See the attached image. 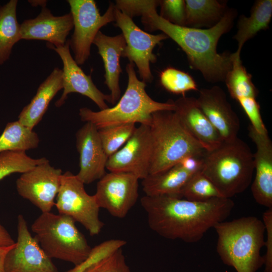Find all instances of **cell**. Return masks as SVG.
Masks as SVG:
<instances>
[{"mask_svg":"<svg viewBox=\"0 0 272 272\" xmlns=\"http://www.w3.org/2000/svg\"><path fill=\"white\" fill-rule=\"evenodd\" d=\"M159 1L139 0L132 2V17L141 16L142 22L150 31L160 30L176 42L185 53L190 67L199 71L212 83L224 82L232 66V53H219L217 47L220 37L232 27L237 12L227 10L221 19L207 29L172 24L157 13Z\"/></svg>","mask_w":272,"mask_h":272,"instance_id":"6da1fadb","label":"cell"},{"mask_svg":"<svg viewBox=\"0 0 272 272\" xmlns=\"http://www.w3.org/2000/svg\"><path fill=\"white\" fill-rule=\"evenodd\" d=\"M141 203L152 231L186 243L200 240L211 228L225 221L234 207L233 200L224 197L195 201L174 196L145 195Z\"/></svg>","mask_w":272,"mask_h":272,"instance_id":"7a4b0ae2","label":"cell"},{"mask_svg":"<svg viewBox=\"0 0 272 272\" xmlns=\"http://www.w3.org/2000/svg\"><path fill=\"white\" fill-rule=\"evenodd\" d=\"M214 228L217 234V251L223 262L237 272H256L264 264V225L255 216L224 221Z\"/></svg>","mask_w":272,"mask_h":272,"instance_id":"3957f363","label":"cell"},{"mask_svg":"<svg viewBox=\"0 0 272 272\" xmlns=\"http://www.w3.org/2000/svg\"><path fill=\"white\" fill-rule=\"evenodd\" d=\"M128 82L123 95L115 106L98 111L83 107L79 110L81 120L93 123L98 129L116 125L139 123L149 126L152 114L161 110L174 111V101L159 102L151 98L146 91V83L136 75L134 64L126 66Z\"/></svg>","mask_w":272,"mask_h":272,"instance_id":"277c9868","label":"cell"},{"mask_svg":"<svg viewBox=\"0 0 272 272\" xmlns=\"http://www.w3.org/2000/svg\"><path fill=\"white\" fill-rule=\"evenodd\" d=\"M201 172L224 198L244 192L251 183L254 171L253 154L248 145L237 137L223 141L216 149L206 151Z\"/></svg>","mask_w":272,"mask_h":272,"instance_id":"5b68a950","label":"cell"},{"mask_svg":"<svg viewBox=\"0 0 272 272\" xmlns=\"http://www.w3.org/2000/svg\"><path fill=\"white\" fill-rule=\"evenodd\" d=\"M149 127L152 145L149 174L165 171L188 157L201 158L206 152L184 129L173 111L153 113Z\"/></svg>","mask_w":272,"mask_h":272,"instance_id":"8992f818","label":"cell"},{"mask_svg":"<svg viewBox=\"0 0 272 272\" xmlns=\"http://www.w3.org/2000/svg\"><path fill=\"white\" fill-rule=\"evenodd\" d=\"M71 217L50 212L42 213L31 230L40 246L50 258L78 266L88 257L92 248Z\"/></svg>","mask_w":272,"mask_h":272,"instance_id":"52a82bcc","label":"cell"},{"mask_svg":"<svg viewBox=\"0 0 272 272\" xmlns=\"http://www.w3.org/2000/svg\"><path fill=\"white\" fill-rule=\"evenodd\" d=\"M74 23V32L69 39L70 48L79 65L84 64L90 55L92 44L100 29L115 21V6L110 3L101 15L93 0H68Z\"/></svg>","mask_w":272,"mask_h":272,"instance_id":"ba28073f","label":"cell"},{"mask_svg":"<svg viewBox=\"0 0 272 272\" xmlns=\"http://www.w3.org/2000/svg\"><path fill=\"white\" fill-rule=\"evenodd\" d=\"M55 206L58 214L80 223L91 236L99 234L104 226L99 219V210L94 195L85 189L84 184L70 171L63 173Z\"/></svg>","mask_w":272,"mask_h":272,"instance_id":"9c48e42d","label":"cell"},{"mask_svg":"<svg viewBox=\"0 0 272 272\" xmlns=\"http://www.w3.org/2000/svg\"><path fill=\"white\" fill-rule=\"evenodd\" d=\"M114 22L115 25L121 29L126 43L122 57L127 58L129 62L136 65L142 81L151 83L153 76L150 63L157 60L154 48L168 37L163 33L154 35L142 30L132 18L116 7Z\"/></svg>","mask_w":272,"mask_h":272,"instance_id":"30bf717a","label":"cell"},{"mask_svg":"<svg viewBox=\"0 0 272 272\" xmlns=\"http://www.w3.org/2000/svg\"><path fill=\"white\" fill-rule=\"evenodd\" d=\"M139 180L129 173H106L97 182L94 194L99 208L115 218H124L138 200Z\"/></svg>","mask_w":272,"mask_h":272,"instance_id":"8fae6325","label":"cell"},{"mask_svg":"<svg viewBox=\"0 0 272 272\" xmlns=\"http://www.w3.org/2000/svg\"><path fill=\"white\" fill-rule=\"evenodd\" d=\"M17 241L5 257V272H59L30 233L22 215L17 218Z\"/></svg>","mask_w":272,"mask_h":272,"instance_id":"7c38bea8","label":"cell"},{"mask_svg":"<svg viewBox=\"0 0 272 272\" xmlns=\"http://www.w3.org/2000/svg\"><path fill=\"white\" fill-rule=\"evenodd\" d=\"M62 174L61 170L51 166L49 161L38 165L22 173L16 181L17 190L42 213L49 212L55 206Z\"/></svg>","mask_w":272,"mask_h":272,"instance_id":"4fadbf2b","label":"cell"},{"mask_svg":"<svg viewBox=\"0 0 272 272\" xmlns=\"http://www.w3.org/2000/svg\"><path fill=\"white\" fill-rule=\"evenodd\" d=\"M151 156L149 126L141 124L125 145L108 157L106 168L109 172L129 173L142 180L149 174Z\"/></svg>","mask_w":272,"mask_h":272,"instance_id":"5bb4252c","label":"cell"},{"mask_svg":"<svg viewBox=\"0 0 272 272\" xmlns=\"http://www.w3.org/2000/svg\"><path fill=\"white\" fill-rule=\"evenodd\" d=\"M46 46L55 50L63 64V92L55 102L57 107L62 106L68 95L72 93H79L88 97L100 110L109 107L106 102H110L109 94H105L99 90L93 83L91 76L87 75L76 62L71 53L69 40L63 46L55 47L49 43H46Z\"/></svg>","mask_w":272,"mask_h":272,"instance_id":"9a60e30c","label":"cell"},{"mask_svg":"<svg viewBox=\"0 0 272 272\" xmlns=\"http://www.w3.org/2000/svg\"><path fill=\"white\" fill-rule=\"evenodd\" d=\"M76 147L79 154L80 170L76 175L84 184L99 180L106 173L108 160L103 148L98 129L87 122L76 134Z\"/></svg>","mask_w":272,"mask_h":272,"instance_id":"2e32d148","label":"cell"},{"mask_svg":"<svg viewBox=\"0 0 272 272\" xmlns=\"http://www.w3.org/2000/svg\"><path fill=\"white\" fill-rule=\"evenodd\" d=\"M196 100L198 107L218 131L223 141L238 137L239 119L222 88L215 86L201 89Z\"/></svg>","mask_w":272,"mask_h":272,"instance_id":"e0dca14e","label":"cell"},{"mask_svg":"<svg viewBox=\"0 0 272 272\" xmlns=\"http://www.w3.org/2000/svg\"><path fill=\"white\" fill-rule=\"evenodd\" d=\"M248 135L256 146L253 154L255 171L251 183L252 194L259 205L272 208V142L268 132L259 133L250 125Z\"/></svg>","mask_w":272,"mask_h":272,"instance_id":"ac0fdd59","label":"cell"},{"mask_svg":"<svg viewBox=\"0 0 272 272\" xmlns=\"http://www.w3.org/2000/svg\"><path fill=\"white\" fill-rule=\"evenodd\" d=\"M173 111L187 132L208 152L218 148L223 140L198 107L196 98L182 96L174 101Z\"/></svg>","mask_w":272,"mask_h":272,"instance_id":"d6986e66","label":"cell"},{"mask_svg":"<svg viewBox=\"0 0 272 272\" xmlns=\"http://www.w3.org/2000/svg\"><path fill=\"white\" fill-rule=\"evenodd\" d=\"M74 28L71 13L55 16L46 7L35 18L24 20L20 24L22 39L46 41L56 47L64 45Z\"/></svg>","mask_w":272,"mask_h":272,"instance_id":"ffe728a7","label":"cell"},{"mask_svg":"<svg viewBox=\"0 0 272 272\" xmlns=\"http://www.w3.org/2000/svg\"><path fill=\"white\" fill-rule=\"evenodd\" d=\"M93 44L98 50V53L103 61L105 73V82L110 93V103L115 104L121 97L119 77L122 69L120 57L126 46L123 34L109 36L99 31L94 38Z\"/></svg>","mask_w":272,"mask_h":272,"instance_id":"44dd1931","label":"cell"},{"mask_svg":"<svg viewBox=\"0 0 272 272\" xmlns=\"http://www.w3.org/2000/svg\"><path fill=\"white\" fill-rule=\"evenodd\" d=\"M62 75V70L55 67L39 85L35 95L18 116L21 123L33 129L41 121L50 101L63 89Z\"/></svg>","mask_w":272,"mask_h":272,"instance_id":"7402d4cb","label":"cell"},{"mask_svg":"<svg viewBox=\"0 0 272 272\" xmlns=\"http://www.w3.org/2000/svg\"><path fill=\"white\" fill-rule=\"evenodd\" d=\"M194 173L184 168L179 163L155 174H149L142 179V185L145 195H169L181 198L182 188Z\"/></svg>","mask_w":272,"mask_h":272,"instance_id":"603a6c76","label":"cell"},{"mask_svg":"<svg viewBox=\"0 0 272 272\" xmlns=\"http://www.w3.org/2000/svg\"><path fill=\"white\" fill-rule=\"evenodd\" d=\"M272 17V1L258 0L252 6L249 17L241 15L237 24V31L234 39L238 44L234 56L240 57L244 43L254 37L258 32L266 29Z\"/></svg>","mask_w":272,"mask_h":272,"instance_id":"cb8c5ba5","label":"cell"},{"mask_svg":"<svg viewBox=\"0 0 272 272\" xmlns=\"http://www.w3.org/2000/svg\"><path fill=\"white\" fill-rule=\"evenodd\" d=\"M18 1L0 6V64L10 58L12 48L21 40L20 24L17 18Z\"/></svg>","mask_w":272,"mask_h":272,"instance_id":"d4e9b609","label":"cell"},{"mask_svg":"<svg viewBox=\"0 0 272 272\" xmlns=\"http://www.w3.org/2000/svg\"><path fill=\"white\" fill-rule=\"evenodd\" d=\"M186 26L199 28L216 25L226 10V3L217 0H186Z\"/></svg>","mask_w":272,"mask_h":272,"instance_id":"484cf974","label":"cell"},{"mask_svg":"<svg viewBox=\"0 0 272 272\" xmlns=\"http://www.w3.org/2000/svg\"><path fill=\"white\" fill-rule=\"evenodd\" d=\"M39 144L38 134L32 129L18 120L9 122L0 136V153L21 151L37 148Z\"/></svg>","mask_w":272,"mask_h":272,"instance_id":"4316f807","label":"cell"},{"mask_svg":"<svg viewBox=\"0 0 272 272\" xmlns=\"http://www.w3.org/2000/svg\"><path fill=\"white\" fill-rule=\"evenodd\" d=\"M224 82L231 96L236 101L241 98H256L257 90L251 76L243 65L240 57L232 53V66L228 72Z\"/></svg>","mask_w":272,"mask_h":272,"instance_id":"83f0119b","label":"cell"},{"mask_svg":"<svg viewBox=\"0 0 272 272\" xmlns=\"http://www.w3.org/2000/svg\"><path fill=\"white\" fill-rule=\"evenodd\" d=\"M180 195L181 198L195 201L223 197L216 186L201 171L191 176L182 188Z\"/></svg>","mask_w":272,"mask_h":272,"instance_id":"f1b7e54d","label":"cell"},{"mask_svg":"<svg viewBox=\"0 0 272 272\" xmlns=\"http://www.w3.org/2000/svg\"><path fill=\"white\" fill-rule=\"evenodd\" d=\"M45 158L33 159L25 152L4 151L0 153V180L11 174L23 173L36 166L48 162Z\"/></svg>","mask_w":272,"mask_h":272,"instance_id":"f546056e","label":"cell"},{"mask_svg":"<svg viewBox=\"0 0 272 272\" xmlns=\"http://www.w3.org/2000/svg\"><path fill=\"white\" fill-rule=\"evenodd\" d=\"M135 124H122L98 129L101 142L108 158L128 141L137 127Z\"/></svg>","mask_w":272,"mask_h":272,"instance_id":"4dcf8cb0","label":"cell"},{"mask_svg":"<svg viewBox=\"0 0 272 272\" xmlns=\"http://www.w3.org/2000/svg\"><path fill=\"white\" fill-rule=\"evenodd\" d=\"M162 86L168 91L174 94H184L190 91L198 90L193 78L188 73L177 69L168 67L160 74Z\"/></svg>","mask_w":272,"mask_h":272,"instance_id":"1f68e13d","label":"cell"},{"mask_svg":"<svg viewBox=\"0 0 272 272\" xmlns=\"http://www.w3.org/2000/svg\"><path fill=\"white\" fill-rule=\"evenodd\" d=\"M82 272H131L121 248L92 263Z\"/></svg>","mask_w":272,"mask_h":272,"instance_id":"d6a6232c","label":"cell"},{"mask_svg":"<svg viewBox=\"0 0 272 272\" xmlns=\"http://www.w3.org/2000/svg\"><path fill=\"white\" fill-rule=\"evenodd\" d=\"M162 18L169 22L186 26L185 2L184 0L159 1Z\"/></svg>","mask_w":272,"mask_h":272,"instance_id":"836d02e7","label":"cell"},{"mask_svg":"<svg viewBox=\"0 0 272 272\" xmlns=\"http://www.w3.org/2000/svg\"><path fill=\"white\" fill-rule=\"evenodd\" d=\"M126 243L125 241L119 239L110 240L103 242L92 248L88 257L84 262L66 272H82L92 263L110 253L121 248Z\"/></svg>","mask_w":272,"mask_h":272,"instance_id":"e575fe53","label":"cell"},{"mask_svg":"<svg viewBox=\"0 0 272 272\" xmlns=\"http://www.w3.org/2000/svg\"><path fill=\"white\" fill-rule=\"evenodd\" d=\"M250 121V125L258 133H265L267 129L262 120L260 106L255 98H241L237 100Z\"/></svg>","mask_w":272,"mask_h":272,"instance_id":"d590c367","label":"cell"},{"mask_svg":"<svg viewBox=\"0 0 272 272\" xmlns=\"http://www.w3.org/2000/svg\"><path fill=\"white\" fill-rule=\"evenodd\" d=\"M262 221L264 225L266 239L264 246L265 253L264 259V272H272V208L267 209L262 215Z\"/></svg>","mask_w":272,"mask_h":272,"instance_id":"8d00e7d4","label":"cell"},{"mask_svg":"<svg viewBox=\"0 0 272 272\" xmlns=\"http://www.w3.org/2000/svg\"><path fill=\"white\" fill-rule=\"evenodd\" d=\"M15 242L9 232L0 223V245L11 246L14 245Z\"/></svg>","mask_w":272,"mask_h":272,"instance_id":"74e56055","label":"cell"},{"mask_svg":"<svg viewBox=\"0 0 272 272\" xmlns=\"http://www.w3.org/2000/svg\"><path fill=\"white\" fill-rule=\"evenodd\" d=\"M14 245L11 246H3L0 245V272H5L4 267L5 257L8 252Z\"/></svg>","mask_w":272,"mask_h":272,"instance_id":"f35d334b","label":"cell"},{"mask_svg":"<svg viewBox=\"0 0 272 272\" xmlns=\"http://www.w3.org/2000/svg\"><path fill=\"white\" fill-rule=\"evenodd\" d=\"M29 3L33 7L41 6L42 8L46 6L47 1L37 0V1H28Z\"/></svg>","mask_w":272,"mask_h":272,"instance_id":"ab89813d","label":"cell"}]
</instances>
